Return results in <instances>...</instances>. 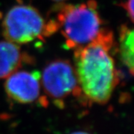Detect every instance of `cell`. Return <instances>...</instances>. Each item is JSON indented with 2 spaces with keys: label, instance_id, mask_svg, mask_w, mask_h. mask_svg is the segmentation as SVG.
<instances>
[{
  "label": "cell",
  "instance_id": "1",
  "mask_svg": "<svg viewBox=\"0 0 134 134\" xmlns=\"http://www.w3.org/2000/svg\"><path fill=\"white\" fill-rule=\"evenodd\" d=\"M114 36L101 30L93 41L75 49L74 68L81 99L88 104H105L119 83V74L111 52Z\"/></svg>",
  "mask_w": 134,
  "mask_h": 134
},
{
  "label": "cell",
  "instance_id": "2",
  "mask_svg": "<svg viewBox=\"0 0 134 134\" xmlns=\"http://www.w3.org/2000/svg\"><path fill=\"white\" fill-rule=\"evenodd\" d=\"M95 0L77 5L60 3L54 7V18L58 31L65 40V46L76 49L93 41L100 34L103 20Z\"/></svg>",
  "mask_w": 134,
  "mask_h": 134
},
{
  "label": "cell",
  "instance_id": "3",
  "mask_svg": "<svg viewBox=\"0 0 134 134\" xmlns=\"http://www.w3.org/2000/svg\"><path fill=\"white\" fill-rule=\"evenodd\" d=\"M2 28L5 40L17 45L44 40L58 31L52 18L46 19L38 10L29 5L12 7L5 15Z\"/></svg>",
  "mask_w": 134,
  "mask_h": 134
},
{
  "label": "cell",
  "instance_id": "4",
  "mask_svg": "<svg viewBox=\"0 0 134 134\" xmlns=\"http://www.w3.org/2000/svg\"><path fill=\"white\" fill-rule=\"evenodd\" d=\"M40 75L46 98H51L56 106L63 108L64 100L70 96L81 98L75 68L69 60H52L46 66Z\"/></svg>",
  "mask_w": 134,
  "mask_h": 134
},
{
  "label": "cell",
  "instance_id": "5",
  "mask_svg": "<svg viewBox=\"0 0 134 134\" xmlns=\"http://www.w3.org/2000/svg\"><path fill=\"white\" fill-rule=\"evenodd\" d=\"M5 91L10 100L18 104H28L40 100L48 104V100L40 98L41 75L38 71L18 70L6 78Z\"/></svg>",
  "mask_w": 134,
  "mask_h": 134
},
{
  "label": "cell",
  "instance_id": "6",
  "mask_svg": "<svg viewBox=\"0 0 134 134\" xmlns=\"http://www.w3.org/2000/svg\"><path fill=\"white\" fill-rule=\"evenodd\" d=\"M34 58L19 45L8 40L0 41V79L7 78L21 67L32 65Z\"/></svg>",
  "mask_w": 134,
  "mask_h": 134
},
{
  "label": "cell",
  "instance_id": "7",
  "mask_svg": "<svg viewBox=\"0 0 134 134\" xmlns=\"http://www.w3.org/2000/svg\"><path fill=\"white\" fill-rule=\"evenodd\" d=\"M133 29L127 25H122L119 29L118 52L121 62L130 72L133 74V52H134Z\"/></svg>",
  "mask_w": 134,
  "mask_h": 134
},
{
  "label": "cell",
  "instance_id": "8",
  "mask_svg": "<svg viewBox=\"0 0 134 134\" xmlns=\"http://www.w3.org/2000/svg\"><path fill=\"white\" fill-rule=\"evenodd\" d=\"M133 4V0H125V2H122L120 4V6L126 11L127 15L128 16V17L130 18V20L131 23L133 22L134 18Z\"/></svg>",
  "mask_w": 134,
  "mask_h": 134
},
{
  "label": "cell",
  "instance_id": "9",
  "mask_svg": "<svg viewBox=\"0 0 134 134\" xmlns=\"http://www.w3.org/2000/svg\"><path fill=\"white\" fill-rule=\"evenodd\" d=\"M71 134H90L89 133H86V132H83V131H77V132H74Z\"/></svg>",
  "mask_w": 134,
  "mask_h": 134
},
{
  "label": "cell",
  "instance_id": "10",
  "mask_svg": "<svg viewBox=\"0 0 134 134\" xmlns=\"http://www.w3.org/2000/svg\"><path fill=\"white\" fill-rule=\"evenodd\" d=\"M53 2H58V3H62V2H64L66 0H52Z\"/></svg>",
  "mask_w": 134,
  "mask_h": 134
}]
</instances>
